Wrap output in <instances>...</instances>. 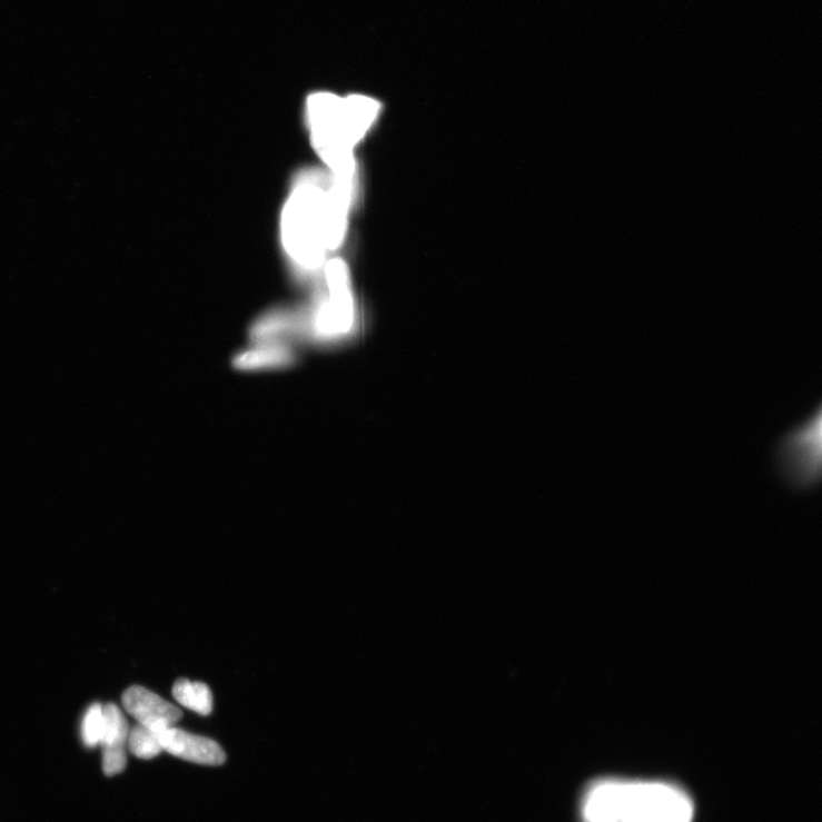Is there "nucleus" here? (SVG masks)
I'll list each match as a JSON object with an SVG mask.
<instances>
[{
  "mask_svg": "<svg viewBox=\"0 0 822 822\" xmlns=\"http://www.w3.org/2000/svg\"><path fill=\"white\" fill-rule=\"evenodd\" d=\"M357 185L330 171L310 168L296 176L285 202L280 231L286 256L301 280L320 278L327 255L340 247L348 230Z\"/></svg>",
  "mask_w": 822,
  "mask_h": 822,
  "instance_id": "f257e3e1",
  "label": "nucleus"
},
{
  "mask_svg": "<svg viewBox=\"0 0 822 822\" xmlns=\"http://www.w3.org/2000/svg\"><path fill=\"white\" fill-rule=\"evenodd\" d=\"M379 112V105L364 96L339 98L314 93L307 101V119L315 150L331 175L357 184L356 146L365 138Z\"/></svg>",
  "mask_w": 822,
  "mask_h": 822,
  "instance_id": "f03ea898",
  "label": "nucleus"
},
{
  "mask_svg": "<svg viewBox=\"0 0 822 822\" xmlns=\"http://www.w3.org/2000/svg\"><path fill=\"white\" fill-rule=\"evenodd\" d=\"M305 316L306 341L319 349H337L356 341L364 320L348 266L340 258L326 263Z\"/></svg>",
  "mask_w": 822,
  "mask_h": 822,
  "instance_id": "7ed1b4c3",
  "label": "nucleus"
},
{
  "mask_svg": "<svg viewBox=\"0 0 822 822\" xmlns=\"http://www.w3.org/2000/svg\"><path fill=\"white\" fill-rule=\"evenodd\" d=\"M608 822H692L694 805L679 789L662 783L607 781L602 792Z\"/></svg>",
  "mask_w": 822,
  "mask_h": 822,
  "instance_id": "20e7f679",
  "label": "nucleus"
},
{
  "mask_svg": "<svg viewBox=\"0 0 822 822\" xmlns=\"http://www.w3.org/2000/svg\"><path fill=\"white\" fill-rule=\"evenodd\" d=\"M773 460L779 477L799 492H810L821 484L822 477V409L791 427L778 439Z\"/></svg>",
  "mask_w": 822,
  "mask_h": 822,
  "instance_id": "39448f33",
  "label": "nucleus"
},
{
  "mask_svg": "<svg viewBox=\"0 0 822 822\" xmlns=\"http://www.w3.org/2000/svg\"><path fill=\"white\" fill-rule=\"evenodd\" d=\"M125 711L139 724L157 732L176 726L184 717L182 711L165 701L155 692L139 685L128 687L122 695Z\"/></svg>",
  "mask_w": 822,
  "mask_h": 822,
  "instance_id": "423d86ee",
  "label": "nucleus"
},
{
  "mask_svg": "<svg viewBox=\"0 0 822 822\" xmlns=\"http://www.w3.org/2000/svg\"><path fill=\"white\" fill-rule=\"evenodd\" d=\"M156 733L162 751L172 756L202 765H222L227 761L222 747L202 735L176 726Z\"/></svg>",
  "mask_w": 822,
  "mask_h": 822,
  "instance_id": "0eeeda50",
  "label": "nucleus"
},
{
  "mask_svg": "<svg viewBox=\"0 0 822 822\" xmlns=\"http://www.w3.org/2000/svg\"><path fill=\"white\" fill-rule=\"evenodd\" d=\"M105 707L106 726L102 747V767L108 776L121 773L127 765L129 726L121 710L115 704Z\"/></svg>",
  "mask_w": 822,
  "mask_h": 822,
  "instance_id": "6e6552de",
  "label": "nucleus"
},
{
  "mask_svg": "<svg viewBox=\"0 0 822 822\" xmlns=\"http://www.w3.org/2000/svg\"><path fill=\"white\" fill-rule=\"evenodd\" d=\"M298 348L288 344L257 343L238 354L234 365L242 370L277 369L293 366L297 363Z\"/></svg>",
  "mask_w": 822,
  "mask_h": 822,
  "instance_id": "1a4fd4ad",
  "label": "nucleus"
},
{
  "mask_svg": "<svg viewBox=\"0 0 822 822\" xmlns=\"http://www.w3.org/2000/svg\"><path fill=\"white\" fill-rule=\"evenodd\" d=\"M172 697L184 707L207 716L212 711V695L209 686L202 682L178 680L171 690Z\"/></svg>",
  "mask_w": 822,
  "mask_h": 822,
  "instance_id": "9d476101",
  "label": "nucleus"
},
{
  "mask_svg": "<svg viewBox=\"0 0 822 822\" xmlns=\"http://www.w3.org/2000/svg\"><path fill=\"white\" fill-rule=\"evenodd\" d=\"M128 751L141 760L155 759L164 752L157 733L139 723L129 730Z\"/></svg>",
  "mask_w": 822,
  "mask_h": 822,
  "instance_id": "9b49d317",
  "label": "nucleus"
},
{
  "mask_svg": "<svg viewBox=\"0 0 822 822\" xmlns=\"http://www.w3.org/2000/svg\"><path fill=\"white\" fill-rule=\"evenodd\" d=\"M106 726L105 707L101 704L92 705L86 711L81 723L82 743L88 749L101 746Z\"/></svg>",
  "mask_w": 822,
  "mask_h": 822,
  "instance_id": "f8f14e48",
  "label": "nucleus"
}]
</instances>
